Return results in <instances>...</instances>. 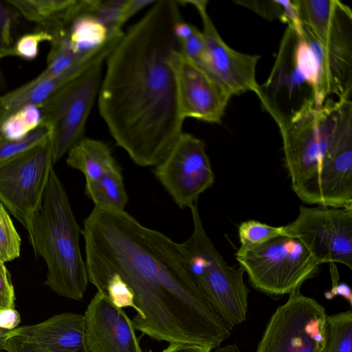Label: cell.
I'll return each instance as SVG.
<instances>
[{
	"label": "cell",
	"instance_id": "cell-1",
	"mask_svg": "<svg viewBox=\"0 0 352 352\" xmlns=\"http://www.w3.org/2000/svg\"><path fill=\"white\" fill-rule=\"evenodd\" d=\"M82 235L91 284L117 274L140 311L135 330L169 344L220 346L231 330L206 300L178 250L164 233L124 210L94 206Z\"/></svg>",
	"mask_w": 352,
	"mask_h": 352
},
{
	"label": "cell",
	"instance_id": "cell-2",
	"mask_svg": "<svg viewBox=\"0 0 352 352\" xmlns=\"http://www.w3.org/2000/svg\"><path fill=\"white\" fill-rule=\"evenodd\" d=\"M180 6L155 1L105 61L98 94L100 116L117 146L142 167L158 164L184 132L173 62Z\"/></svg>",
	"mask_w": 352,
	"mask_h": 352
},
{
	"label": "cell",
	"instance_id": "cell-3",
	"mask_svg": "<svg viewBox=\"0 0 352 352\" xmlns=\"http://www.w3.org/2000/svg\"><path fill=\"white\" fill-rule=\"evenodd\" d=\"M343 100H309L278 125L292 189L307 204L352 207V106Z\"/></svg>",
	"mask_w": 352,
	"mask_h": 352
},
{
	"label": "cell",
	"instance_id": "cell-4",
	"mask_svg": "<svg viewBox=\"0 0 352 352\" xmlns=\"http://www.w3.org/2000/svg\"><path fill=\"white\" fill-rule=\"evenodd\" d=\"M36 256L46 263L45 284L63 297L80 300L89 283L79 239L82 233L66 190L54 168L25 226Z\"/></svg>",
	"mask_w": 352,
	"mask_h": 352
},
{
	"label": "cell",
	"instance_id": "cell-5",
	"mask_svg": "<svg viewBox=\"0 0 352 352\" xmlns=\"http://www.w3.org/2000/svg\"><path fill=\"white\" fill-rule=\"evenodd\" d=\"M193 229L178 250L201 292L230 329L246 320L249 289L244 270L231 266L208 236L197 204L190 208Z\"/></svg>",
	"mask_w": 352,
	"mask_h": 352
},
{
	"label": "cell",
	"instance_id": "cell-6",
	"mask_svg": "<svg viewBox=\"0 0 352 352\" xmlns=\"http://www.w3.org/2000/svg\"><path fill=\"white\" fill-rule=\"evenodd\" d=\"M235 257L251 286L275 298L300 289L320 266L298 239L286 235L251 248L238 249Z\"/></svg>",
	"mask_w": 352,
	"mask_h": 352
},
{
	"label": "cell",
	"instance_id": "cell-7",
	"mask_svg": "<svg viewBox=\"0 0 352 352\" xmlns=\"http://www.w3.org/2000/svg\"><path fill=\"white\" fill-rule=\"evenodd\" d=\"M103 65L97 64L69 80L40 105L42 123L51 131L53 165L85 138L86 122L99 92Z\"/></svg>",
	"mask_w": 352,
	"mask_h": 352
},
{
	"label": "cell",
	"instance_id": "cell-8",
	"mask_svg": "<svg viewBox=\"0 0 352 352\" xmlns=\"http://www.w3.org/2000/svg\"><path fill=\"white\" fill-rule=\"evenodd\" d=\"M327 315L316 299L293 292L271 316L255 352H322Z\"/></svg>",
	"mask_w": 352,
	"mask_h": 352
},
{
	"label": "cell",
	"instance_id": "cell-9",
	"mask_svg": "<svg viewBox=\"0 0 352 352\" xmlns=\"http://www.w3.org/2000/svg\"><path fill=\"white\" fill-rule=\"evenodd\" d=\"M284 228L319 265L340 263L352 270V207L301 206L297 217Z\"/></svg>",
	"mask_w": 352,
	"mask_h": 352
},
{
	"label": "cell",
	"instance_id": "cell-10",
	"mask_svg": "<svg viewBox=\"0 0 352 352\" xmlns=\"http://www.w3.org/2000/svg\"><path fill=\"white\" fill-rule=\"evenodd\" d=\"M153 173L180 209L197 203L199 197L214 182L204 142L185 132L155 166Z\"/></svg>",
	"mask_w": 352,
	"mask_h": 352
},
{
	"label": "cell",
	"instance_id": "cell-11",
	"mask_svg": "<svg viewBox=\"0 0 352 352\" xmlns=\"http://www.w3.org/2000/svg\"><path fill=\"white\" fill-rule=\"evenodd\" d=\"M50 138L0 163V202L25 227L53 168Z\"/></svg>",
	"mask_w": 352,
	"mask_h": 352
},
{
	"label": "cell",
	"instance_id": "cell-12",
	"mask_svg": "<svg viewBox=\"0 0 352 352\" xmlns=\"http://www.w3.org/2000/svg\"><path fill=\"white\" fill-rule=\"evenodd\" d=\"M208 1H179L189 3L198 11L203 25L206 58L201 67L232 96L252 91L258 93L260 85L256 78L261 56L239 52L223 40L207 11Z\"/></svg>",
	"mask_w": 352,
	"mask_h": 352
},
{
	"label": "cell",
	"instance_id": "cell-13",
	"mask_svg": "<svg viewBox=\"0 0 352 352\" xmlns=\"http://www.w3.org/2000/svg\"><path fill=\"white\" fill-rule=\"evenodd\" d=\"M297 35L290 27L283 34L271 73L256 94L264 110L278 125L307 100L312 89L300 72L294 58Z\"/></svg>",
	"mask_w": 352,
	"mask_h": 352
},
{
	"label": "cell",
	"instance_id": "cell-14",
	"mask_svg": "<svg viewBox=\"0 0 352 352\" xmlns=\"http://www.w3.org/2000/svg\"><path fill=\"white\" fill-rule=\"evenodd\" d=\"M179 107L185 120L220 123L232 96L205 70L177 50L173 55Z\"/></svg>",
	"mask_w": 352,
	"mask_h": 352
},
{
	"label": "cell",
	"instance_id": "cell-15",
	"mask_svg": "<svg viewBox=\"0 0 352 352\" xmlns=\"http://www.w3.org/2000/svg\"><path fill=\"white\" fill-rule=\"evenodd\" d=\"M302 25L322 50L352 63V12L338 0H295Z\"/></svg>",
	"mask_w": 352,
	"mask_h": 352
},
{
	"label": "cell",
	"instance_id": "cell-16",
	"mask_svg": "<svg viewBox=\"0 0 352 352\" xmlns=\"http://www.w3.org/2000/svg\"><path fill=\"white\" fill-rule=\"evenodd\" d=\"M84 316L89 352H144L126 312L99 292L91 299Z\"/></svg>",
	"mask_w": 352,
	"mask_h": 352
},
{
	"label": "cell",
	"instance_id": "cell-17",
	"mask_svg": "<svg viewBox=\"0 0 352 352\" xmlns=\"http://www.w3.org/2000/svg\"><path fill=\"white\" fill-rule=\"evenodd\" d=\"M7 337L38 352H89L81 314H56L36 324L16 327Z\"/></svg>",
	"mask_w": 352,
	"mask_h": 352
},
{
	"label": "cell",
	"instance_id": "cell-18",
	"mask_svg": "<svg viewBox=\"0 0 352 352\" xmlns=\"http://www.w3.org/2000/svg\"><path fill=\"white\" fill-rule=\"evenodd\" d=\"M109 50L100 48L87 56L62 74L50 78L36 76L23 85L0 95V126L9 116L30 105H41L59 87L91 67L105 62Z\"/></svg>",
	"mask_w": 352,
	"mask_h": 352
},
{
	"label": "cell",
	"instance_id": "cell-19",
	"mask_svg": "<svg viewBox=\"0 0 352 352\" xmlns=\"http://www.w3.org/2000/svg\"><path fill=\"white\" fill-rule=\"evenodd\" d=\"M87 9V0H78L75 14L63 28L53 32L63 38L70 52L78 58L97 51L124 32L111 34Z\"/></svg>",
	"mask_w": 352,
	"mask_h": 352
},
{
	"label": "cell",
	"instance_id": "cell-20",
	"mask_svg": "<svg viewBox=\"0 0 352 352\" xmlns=\"http://www.w3.org/2000/svg\"><path fill=\"white\" fill-rule=\"evenodd\" d=\"M26 20L52 32L63 28L74 14L78 0H4Z\"/></svg>",
	"mask_w": 352,
	"mask_h": 352
},
{
	"label": "cell",
	"instance_id": "cell-21",
	"mask_svg": "<svg viewBox=\"0 0 352 352\" xmlns=\"http://www.w3.org/2000/svg\"><path fill=\"white\" fill-rule=\"evenodd\" d=\"M66 162L90 181L101 177L117 161L106 143L85 137L69 149Z\"/></svg>",
	"mask_w": 352,
	"mask_h": 352
},
{
	"label": "cell",
	"instance_id": "cell-22",
	"mask_svg": "<svg viewBox=\"0 0 352 352\" xmlns=\"http://www.w3.org/2000/svg\"><path fill=\"white\" fill-rule=\"evenodd\" d=\"M85 194L96 207L124 210L128 195L119 164L116 162L99 178L85 181Z\"/></svg>",
	"mask_w": 352,
	"mask_h": 352
},
{
	"label": "cell",
	"instance_id": "cell-23",
	"mask_svg": "<svg viewBox=\"0 0 352 352\" xmlns=\"http://www.w3.org/2000/svg\"><path fill=\"white\" fill-rule=\"evenodd\" d=\"M322 352H352L351 310L327 315Z\"/></svg>",
	"mask_w": 352,
	"mask_h": 352
},
{
	"label": "cell",
	"instance_id": "cell-24",
	"mask_svg": "<svg viewBox=\"0 0 352 352\" xmlns=\"http://www.w3.org/2000/svg\"><path fill=\"white\" fill-rule=\"evenodd\" d=\"M42 123L40 106H26L7 118L0 126V135L8 139L24 137Z\"/></svg>",
	"mask_w": 352,
	"mask_h": 352
},
{
	"label": "cell",
	"instance_id": "cell-25",
	"mask_svg": "<svg viewBox=\"0 0 352 352\" xmlns=\"http://www.w3.org/2000/svg\"><path fill=\"white\" fill-rule=\"evenodd\" d=\"M50 137V129L44 123L21 138L8 139L0 135V163L43 144Z\"/></svg>",
	"mask_w": 352,
	"mask_h": 352
},
{
	"label": "cell",
	"instance_id": "cell-26",
	"mask_svg": "<svg viewBox=\"0 0 352 352\" xmlns=\"http://www.w3.org/2000/svg\"><path fill=\"white\" fill-rule=\"evenodd\" d=\"M238 232L240 241L239 249L241 250L251 248L274 238L286 235L284 226H272L256 220L242 222Z\"/></svg>",
	"mask_w": 352,
	"mask_h": 352
},
{
	"label": "cell",
	"instance_id": "cell-27",
	"mask_svg": "<svg viewBox=\"0 0 352 352\" xmlns=\"http://www.w3.org/2000/svg\"><path fill=\"white\" fill-rule=\"evenodd\" d=\"M128 0H87V12L101 22L111 34L123 32L122 12Z\"/></svg>",
	"mask_w": 352,
	"mask_h": 352
},
{
	"label": "cell",
	"instance_id": "cell-28",
	"mask_svg": "<svg viewBox=\"0 0 352 352\" xmlns=\"http://www.w3.org/2000/svg\"><path fill=\"white\" fill-rule=\"evenodd\" d=\"M21 240L13 222L0 202V262L17 258L21 253Z\"/></svg>",
	"mask_w": 352,
	"mask_h": 352
},
{
	"label": "cell",
	"instance_id": "cell-29",
	"mask_svg": "<svg viewBox=\"0 0 352 352\" xmlns=\"http://www.w3.org/2000/svg\"><path fill=\"white\" fill-rule=\"evenodd\" d=\"M52 38L53 36L49 32L42 29L24 34L12 45L11 56H16L28 60H34L38 54L40 44L45 41L51 42Z\"/></svg>",
	"mask_w": 352,
	"mask_h": 352
},
{
	"label": "cell",
	"instance_id": "cell-30",
	"mask_svg": "<svg viewBox=\"0 0 352 352\" xmlns=\"http://www.w3.org/2000/svg\"><path fill=\"white\" fill-rule=\"evenodd\" d=\"M15 18L16 14L10 6L4 1H0V54L3 58L11 56Z\"/></svg>",
	"mask_w": 352,
	"mask_h": 352
},
{
	"label": "cell",
	"instance_id": "cell-31",
	"mask_svg": "<svg viewBox=\"0 0 352 352\" xmlns=\"http://www.w3.org/2000/svg\"><path fill=\"white\" fill-rule=\"evenodd\" d=\"M179 51L184 56L202 67L206 58L205 40L202 32L196 28L190 37L179 41Z\"/></svg>",
	"mask_w": 352,
	"mask_h": 352
},
{
	"label": "cell",
	"instance_id": "cell-32",
	"mask_svg": "<svg viewBox=\"0 0 352 352\" xmlns=\"http://www.w3.org/2000/svg\"><path fill=\"white\" fill-rule=\"evenodd\" d=\"M235 3L253 10L260 16L268 20H280L282 7L280 3V0L236 1Z\"/></svg>",
	"mask_w": 352,
	"mask_h": 352
},
{
	"label": "cell",
	"instance_id": "cell-33",
	"mask_svg": "<svg viewBox=\"0 0 352 352\" xmlns=\"http://www.w3.org/2000/svg\"><path fill=\"white\" fill-rule=\"evenodd\" d=\"M15 294L10 273L4 263L0 262V313L14 309Z\"/></svg>",
	"mask_w": 352,
	"mask_h": 352
},
{
	"label": "cell",
	"instance_id": "cell-34",
	"mask_svg": "<svg viewBox=\"0 0 352 352\" xmlns=\"http://www.w3.org/2000/svg\"><path fill=\"white\" fill-rule=\"evenodd\" d=\"M332 280L331 289L324 293V297L327 300H331L337 296L344 298L351 307L352 292L351 287L345 283H339V275L337 269L330 270Z\"/></svg>",
	"mask_w": 352,
	"mask_h": 352
},
{
	"label": "cell",
	"instance_id": "cell-35",
	"mask_svg": "<svg viewBox=\"0 0 352 352\" xmlns=\"http://www.w3.org/2000/svg\"><path fill=\"white\" fill-rule=\"evenodd\" d=\"M155 2L154 0H128L122 12V24L124 25L139 11L147 6H151Z\"/></svg>",
	"mask_w": 352,
	"mask_h": 352
},
{
	"label": "cell",
	"instance_id": "cell-36",
	"mask_svg": "<svg viewBox=\"0 0 352 352\" xmlns=\"http://www.w3.org/2000/svg\"><path fill=\"white\" fill-rule=\"evenodd\" d=\"M21 321L20 316L15 309H8L0 313V327L12 330L17 327Z\"/></svg>",
	"mask_w": 352,
	"mask_h": 352
},
{
	"label": "cell",
	"instance_id": "cell-37",
	"mask_svg": "<svg viewBox=\"0 0 352 352\" xmlns=\"http://www.w3.org/2000/svg\"><path fill=\"white\" fill-rule=\"evenodd\" d=\"M212 349L209 347L196 345V344H169L168 346L160 352H211Z\"/></svg>",
	"mask_w": 352,
	"mask_h": 352
},
{
	"label": "cell",
	"instance_id": "cell-38",
	"mask_svg": "<svg viewBox=\"0 0 352 352\" xmlns=\"http://www.w3.org/2000/svg\"><path fill=\"white\" fill-rule=\"evenodd\" d=\"M197 27L184 22L183 19L177 21L173 28L175 36L179 41H182L190 37Z\"/></svg>",
	"mask_w": 352,
	"mask_h": 352
},
{
	"label": "cell",
	"instance_id": "cell-39",
	"mask_svg": "<svg viewBox=\"0 0 352 352\" xmlns=\"http://www.w3.org/2000/svg\"><path fill=\"white\" fill-rule=\"evenodd\" d=\"M3 350L7 352H38L25 347L10 338H6L3 343Z\"/></svg>",
	"mask_w": 352,
	"mask_h": 352
},
{
	"label": "cell",
	"instance_id": "cell-40",
	"mask_svg": "<svg viewBox=\"0 0 352 352\" xmlns=\"http://www.w3.org/2000/svg\"><path fill=\"white\" fill-rule=\"evenodd\" d=\"M215 352H241L236 344H228L224 346H219L215 349Z\"/></svg>",
	"mask_w": 352,
	"mask_h": 352
},
{
	"label": "cell",
	"instance_id": "cell-41",
	"mask_svg": "<svg viewBox=\"0 0 352 352\" xmlns=\"http://www.w3.org/2000/svg\"><path fill=\"white\" fill-rule=\"evenodd\" d=\"M10 330L0 327V344H3Z\"/></svg>",
	"mask_w": 352,
	"mask_h": 352
},
{
	"label": "cell",
	"instance_id": "cell-42",
	"mask_svg": "<svg viewBox=\"0 0 352 352\" xmlns=\"http://www.w3.org/2000/svg\"><path fill=\"white\" fill-rule=\"evenodd\" d=\"M146 352H153V351H152V350H151V349H150V350H148V351H146Z\"/></svg>",
	"mask_w": 352,
	"mask_h": 352
},
{
	"label": "cell",
	"instance_id": "cell-43",
	"mask_svg": "<svg viewBox=\"0 0 352 352\" xmlns=\"http://www.w3.org/2000/svg\"><path fill=\"white\" fill-rule=\"evenodd\" d=\"M1 350H2V349L0 348V352H1Z\"/></svg>",
	"mask_w": 352,
	"mask_h": 352
}]
</instances>
